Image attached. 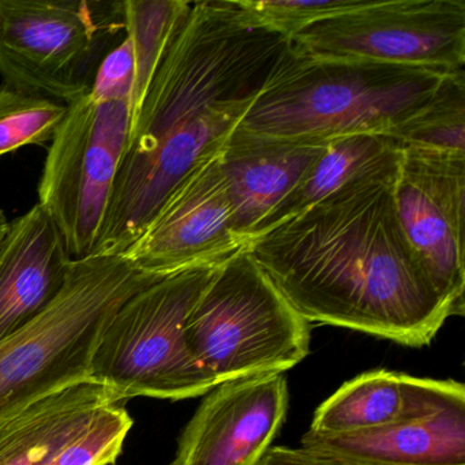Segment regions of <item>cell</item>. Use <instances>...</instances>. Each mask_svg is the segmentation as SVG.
Instances as JSON below:
<instances>
[{"label":"cell","mask_w":465,"mask_h":465,"mask_svg":"<svg viewBox=\"0 0 465 465\" xmlns=\"http://www.w3.org/2000/svg\"><path fill=\"white\" fill-rule=\"evenodd\" d=\"M399 165L347 184L244 247L307 322L423 347L451 312L397 219Z\"/></svg>","instance_id":"obj_2"},{"label":"cell","mask_w":465,"mask_h":465,"mask_svg":"<svg viewBox=\"0 0 465 465\" xmlns=\"http://www.w3.org/2000/svg\"><path fill=\"white\" fill-rule=\"evenodd\" d=\"M130 126L129 102H97L88 94L69 105L51 141L37 205L73 261L96 255Z\"/></svg>","instance_id":"obj_8"},{"label":"cell","mask_w":465,"mask_h":465,"mask_svg":"<svg viewBox=\"0 0 465 465\" xmlns=\"http://www.w3.org/2000/svg\"><path fill=\"white\" fill-rule=\"evenodd\" d=\"M134 420L121 402L97 413L85 432L67 443L48 465H113Z\"/></svg>","instance_id":"obj_22"},{"label":"cell","mask_w":465,"mask_h":465,"mask_svg":"<svg viewBox=\"0 0 465 465\" xmlns=\"http://www.w3.org/2000/svg\"><path fill=\"white\" fill-rule=\"evenodd\" d=\"M219 156L187 173L140 238L122 254L137 271L167 276L190 266L219 262L244 247Z\"/></svg>","instance_id":"obj_11"},{"label":"cell","mask_w":465,"mask_h":465,"mask_svg":"<svg viewBox=\"0 0 465 465\" xmlns=\"http://www.w3.org/2000/svg\"><path fill=\"white\" fill-rule=\"evenodd\" d=\"M364 0H241L266 28L292 39L307 26L361 6Z\"/></svg>","instance_id":"obj_23"},{"label":"cell","mask_w":465,"mask_h":465,"mask_svg":"<svg viewBox=\"0 0 465 465\" xmlns=\"http://www.w3.org/2000/svg\"><path fill=\"white\" fill-rule=\"evenodd\" d=\"M190 5L192 2L186 0H124L126 37L132 45L135 67L130 100L132 124Z\"/></svg>","instance_id":"obj_20"},{"label":"cell","mask_w":465,"mask_h":465,"mask_svg":"<svg viewBox=\"0 0 465 465\" xmlns=\"http://www.w3.org/2000/svg\"><path fill=\"white\" fill-rule=\"evenodd\" d=\"M69 105L0 86V157L55 137Z\"/></svg>","instance_id":"obj_21"},{"label":"cell","mask_w":465,"mask_h":465,"mask_svg":"<svg viewBox=\"0 0 465 465\" xmlns=\"http://www.w3.org/2000/svg\"><path fill=\"white\" fill-rule=\"evenodd\" d=\"M282 372L214 386L182 431L170 465H257L287 418Z\"/></svg>","instance_id":"obj_12"},{"label":"cell","mask_w":465,"mask_h":465,"mask_svg":"<svg viewBox=\"0 0 465 465\" xmlns=\"http://www.w3.org/2000/svg\"><path fill=\"white\" fill-rule=\"evenodd\" d=\"M160 277L137 271L122 255L73 261L53 303L0 341V424L43 397L91 381L92 359L111 318Z\"/></svg>","instance_id":"obj_4"},{"label":"cell","mask_w":465,"mask_h":465,"mask_svg":"<svg viewBox=\"0 0 465 465\" xmlns=\"http://www.w3.org/2000/svg\"><path fill=\"white\" fill-rule=\"evenodd\" d=\"M328 143L233 132L220 152L219 162L236 231L244 243L257 225L295 189Z\"/></svg>","instance_id":"obj_15"},{"label":"cell","mask_w":465,"mask_h":465,"mask_svg":"<svg viewBox=\"0 0 465 465\" xmlns=\"http://www.w3.org/2000/svg\"><path fill=\"white\" fill-rule=\"evenodd\" d=\"M116 402L107 388L92 381L37 400L0 424V465L50 464L100 411Z\"/></svg>","instance_id":"obj_17"},{"label":"cell","mask_w":465,"mask_h":465,"mask_svg":"<svg viewBox=\"0 0 465 465\" xmlns=\"http://www.w3.org/2000/svg\"><path fill=\"white\" fill-rule=\"evenodd\" d=\"M448 74L317 58L290 43L236 130L282 140L388 134L423 107Z\"/></svg>","instance_id":"obj_3"},{"label":"cell","mask_w":465,"mask_h":465,"mask_svg":"<svg viewBox=\"0 0 465 465\" xmlns=\"http://www.w3.org/2000/svg\"><path fill=\"white\" fill-rule=\"evenodd\" d=\"M7 225H9V220H7L5 212L0 211V241L4 239L5 233H6Z\"/></svg>","instance_id":"obj_26"},{"label":"cell","mask_w":465,"mask_h":465,"mask_svg":"<svg viewBox=\"0 0 465 465\" xmlns=\"http://www.w3.org/2000/svg\"><path fill=\"white\" fill-rule=\"evenodd\" d=\"M465 156L402 149L393 184L408 243L450 307L464 314Z\"/></svg>","instance_id":"obj_10"},{"label":"cell","mask_w":465,"mask_h":465,"mask_svg":"<svg viewBox=\"0 0 465 465\" xmlns=\"http://www.w3.org/2000/svg\"><path fill=\"white\" fill-rule=\"evenodd\" d=\"M302 446L359 465H465V405L423 420L345 432H304Z\"/></svg>","instance_id":"obj_16"},{"label":"cell","mask_w":465,"mask_h":465,"mask_svg":"<svg viewBox=\"0 0 465 465\" xmlns=\"http://www.w3.org/2000/svg\"><path fill=\"white\" fill-rule=\"evenodd\" d=\"M190 351L214 386L292 369L310 352V323L246 247L223 260L186 322Z\"/></svg>","instance_id":"obj_5"},{"label":"cell","mask_w":465,"mask_h":465,"mask_svg":"<svg viewBox=\"0 0 465 465\" xmlns=\"http://www.w3.org/2000/svg\"><path fill=\"white\" fill-rule=\"evenodd\" d=\"M257 465H359L340 457L302 448L271 446Z\"/></svg>","instance_id":"obj_25"},{"label":"cell","mask_w":465,"mask_h":465,"mask_svg":"<svg viewBox=\"0 0 465 465\" xmlns=\"http://www.w3.org/2000/svg\"><path fill=\"white\" fill-rule=\"evenodd\" d=\"M465 405L464 383L374 370L340 386L312 416L309 430L345 434L423 420Z\"/></svg>","instance_id":"obj_13"},{"label":"cell","mask_w":465,"mask_h":465,"mask_svg":"<svg viewBox=\"0 0 465 465\" xmlns=\"http://www.w3.org/2000/svg\"><path fill=\"white\" fill-rule=\"evenodd\" d=\"M134 55L129 39L124 37L107 54L92 84L89 96L97 102H129L134 88ZM132 113V111H130Z\"/></svg>","instance_id":"obj_24"},{"label":"cell","mask_w":465,"mask_h":465,"mask_svg":"<svg viewBox=\"0 0 465 465\" xmlns=\"http://www.w3.org/2000/svg\"><path fill=\"white\" fill-rule=\"evenodd\" d=\"M291 40L241 0L193 2L130 127L96 255H122L168 195L216 156Z\"/></svg>","instance_id":"obj_1"},{"label":"cell","mask_w":465,"mask_h":465,"mask_svg":"<svg viewBox=\"0 0 465 465\" xmlns=\"http://www.w3.org/2000/svg\"><path fill=\"white\" fill-rule=\"evenodd\" d=\"M388 135L401 151L465 156L464 69L446 75L431 99Z\"/></svg>","instance_id":"obj_19"},{"label":"cell","mask_w":465,"mask_h":465,"mask_svg":"<svg viewBox=\"0 0 465 465\" xmlns=\"http://www.w3.org/2000/svg\"><path fill=\"white\" fill-rule=\"evenodd\" d=\"M124 37V0H0V77L70 105Z\"/></svg>","instance_id":"obj_7"},{"label":"cell","mask_w":465,"mask_h":465,"mask_svg":"<svg viewBox=\"0 0 465 465\" xmlns=\"http://www.w3.org/2000/svg\"><path fill=\"white\" fill-rule=\"evenodd\" d=\"M291 43L317 58L457 72L465 64V2L364 0L307 26Z\"/></svg>","instance_id":"obj_9"},{"label":"cell","mask_w":465,"mask_h":465,"mask_svg":"<svg viewBox=\"0 0 465 465\" xmlns=\"http://www.w3.org/2000/svg\"><path fill=\"white\" fill-rule=\"evenodd\" d=\"M219 262L160 277L130 296L105 328L92 359V382L124 404L135 397L193 399L214 388L190 351L186 322Z\"/></svg>","instance_id":"obj_6"},{"label":"cell","mask_w":465,"mask_h":465,"mask_svg":"<svg viewBox=\"0 0 465 465\" xmlns=\"http://www.w3.org/2000/svg\"><path fill=\"white\" fill-rule=\"evenodd\" d=\"M400 160L401 149L388 134H353L329 140L295 189L257 225L249 241L303 213L352 182L397 167Z\"/></svg>","instance_id":"obj_18"},{"label":"cell","mask_w":465,"mask_h":465,"mask_svg":"<svg viewBox=\"0 0 465 465\" xmlns=\"http://www.w3.org/2000/svg\"><path fill=\"white\" fill-rule=\"evenodd\" d=\"M72 262L58 228L37 203L9 222L0 241V341L53 303Z\"/></svg>","instance_id":"obj_14"}]
</instances>
